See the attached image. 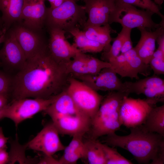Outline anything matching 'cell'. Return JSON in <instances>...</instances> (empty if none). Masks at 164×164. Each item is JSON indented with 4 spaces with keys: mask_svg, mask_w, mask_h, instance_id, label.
<instances>
[{
    "mask_svg": "<svg viewBox=\"0 0 164 164\" xmlns=\"http://www.w3.org/2000/svg\"><path fill=\"white\" fill-rule=\"evenodd\" d=\"M164 1V0H154V2L158 6H160Z\"/></svg>",
    "mask_w": 164,
    "mask_h": 164,
    "instance_id": "cell-44",
    "label": "cell"
},
{
    "mask_svg": "<svg viewBox=\"0 0 164 164\" xmlns=\"http://www.w3.org/2000/svg\"><path fill=\"white\" fill-rule=\"evenodd\" d=\"M24 2V0H0L4 32H6L13 24L21 23Z\"/></svg>",
    "mask_w": 164,
    "mask_h": 164,
    "instance_id": "cell-21",
    "label": "cell"
},
{
    "mask_svg": "<svg viewBox=\"0 0 164 164\" xmlns=\"http://www.w3.org/2000/svg\"><path fill=\"white\" fill-rule=\"evenodd\" d=\"M76 0V1H77V0Z\"/></svg>",
    "mask_w": 164,
    "mask_h": 164,
    "instance_id": "cell-48",
    "label": "cell"
},
{
    "mask_svg": "<svg viewBox=\"0 0 164 164\" xmlns=\"http://www.w3.org/2000/svg\"><path fill=\"white\" fill-rule=\"evenodd\" d=\"M8 104L4 107L0 108V120L5 118L6 109Z\"/></svg>",
    "mask_w": 164,
    "mask_h": 164,
    "instance_id": "cell-42",
    "label": "cell"
},
{
    "mask_svg": "<svg viewBox=\"0 0 164 164\" xmlns=\"http://www.w3.org/2000/svg\"><path fill=\"white\" fill-rule=\"evenodd\" d=\"M130 133L120 136L115 133L104 138L103 142L112 147L128 151L138 163H164V136L148 131L142 125L129 128Z\"/></svg>",
    "mask_w": 164,
    "mask_h": 164,
    "instance_id": "cell-2",
    "label": "cell"
},
{
    "mask_svg": "<svg viewBox=\"0 0 164 164\" xmlns=\"http://www.w3.org/2000/svg\"><path fill=\"white\" fill-rule=\"evenodd\" d=\"M84 2L88 16L84 26H102L113 23L120 2L119 0H84Z\"/></svg>",
    "mask_w": 164,
    "mask_h": 164,
    "instance_id": "cell-11",
    "label": "cell"
},
{
    "mask_svg": "<svg viewBox=\"0 0 164 164\" xmlns=\"http://www.w3.org/2000/svg\"><path fill=\"white\" fill-rule=\"evenodd\" d=\"M8 139L9 138L5 136L2 128L0 127V150L7 149V143Z\"/></svg>",
    "mask_w": 164,
    "mask_h": 164,
    "instance_id": "cell-36",
    "label": "cell"
},
{
    "mask_svg": "<svg viewBox=\"0 0 164 164\" xmlns=\"http://www.w3.org/2000/svg\"><path fill=\"white\" fill-rule=\"evenodd\" d=\"M27 60L47 50L48 40L42 34L17 23L11 28Z\"/></svg>",
    "mask_w": 164,
    "mask_h": 164,
    "instance_id": "cell-13",
    "label": "cell"
},
{
    "mask_svg": "<svg viewBox=\"0 0 164 164\" xmlns=\"http://www.w3.org/2000/svg\"><path fill=\"white\" fill-rule=\"evenodd\" d=\"M59 132L53 122L47 124L26 145L32 150L52 156L63 150L65 146L61 141Z\"/></svg>",
    "mask_w": 164,
    "mask_h": 164,
    "instance_id": "cell-15",
    "label": "cell"
},
{
    "mask_svg": "<svg viewBox=\"0 0 164 164\" xmlns=\"http://www.w3.org/2000/svg\"><path fill=\"white\" fill-rule=\"evenodd\" d=\"M46 0H24L21 22L24 26L34 31L42 32L45 26L47 8Z\"/></svg>",
    "mask_w": 164,
    "mask_h": 164,
    "instance_id": "cell-17",
    "label": "cell"
},
{
    "mask_svg": "<svg viewBox=\"0 0 164 164\" xmlns=\"http://www.w3.org/2000/svg\"><path fill=\"white\" fill-rule=\"evenodd\" d=\"M134 82H124L129 94H143L146 99L157 104L164 101V80L154 74Z\"/></svg>",
    "mask_w": 164,
    "mask_h": 164,
    "instance_id": "cell-16",
    "label": "cell"
},
{
    "mask_svg": "<svg viewBox=\"0 0 164 164\" xmlns=\"http://www.w3.org/2000/svg\"><path fill=\"white\" fill-rule=\"evenodd\" d=\"M69 81L67 93L78 110L91 119L98 110L104 96L71 76Z\"/></svg>",
    "mask_w": 164,
    "mask_h": 164,
    "instance_id": "cell-5",
    "label": "cell"
},
{
    "mask_svg": "<svg viewBox=\"0 0 164 164\" xmlns=\"http://www.w3.org/2000/svg\"><path fill=\"white\" fill-rule=\"evenodd\" d=\"M156 42L159 45L158 48L164 53V33L158 37Z\"/></svg>",
    "mask_w": 164,
    "mask_h": 164,
    "instance_id": "cell-39",
    "label": "cell"
},
{
    "mask_svg": "<svg viewBox=\"0 0 164 164\" xmlns=\"http://www.w3.org/2000/svg\"><path fill=\"white\" fill-rule=\"evenodd\" d=\"M84 158L91 164H106L105 156L101 145L97 140L90 138L84 142Z\"/></svg>",
    "mask_w": 164,
    "mask_h": 164,
    "instance_id": "cell-25",
    "label": "cell"
},
{
    "mask_svg": "<svg viewBox=\"0 0 164 164\" xmlns=\"http://www.w3.org/2000/svg\"><path fill=\"white\" fill-rule=\"evenodd\" d=\"M84 148L77 151L64 153L58 160L60 164H75L78 160L84 158Z\"/></svg>",
    "mask_w": 164,
    "mask_h": 164,
    "instance_id": "cell-32",
    "label": "cell"
},
{
    "mask_svg": "<svg viewBox=\"0 0 164 164\" xmlns=\"http://www.w3.org/2000/svg\"><path fill=\"white\" fill-rule=\"evenodd\" d=\"M87 55L81 52L77 53L70 61L63 66L67 72L73 77L88 74Z\"/></svg>",
    "mask_w": 164,
    "mask_h": 164,
    "instance_id": "cell-26",
    "label": "cell"
},
{
    "mask_svg": "<svg viewBox=\"0 0 164 164\" xmlns=\"http://www.w3.org/2000/svg\"><path fill=\"white\" fill-rule=\"evenodd\" d=\"M5 33H4L2 35L0 36V44L4 42L5 37Z\"/></svg>",
    "mask_w": 164,
    "mask_h": 164,
    "instance_id": "cell-43",
    "label": "cell"
},
{
    "mask_svg": "<svg viewBox=\"0 0 164 164\" xmlns=\"http://www.w3.org/2000/svg\"><path fill=\"white\" fill-rule=\"evenodd\" d=\"M51 119L59 134L72 136L84 135L90 130L91 119L82 114L58 116Z\"/></svg>",
    "mask_w": 164,
    "mask_h": 164,
    "instance_id": "cell-18",
    "label": "cell"
},
{
    "mask_svg": "<svg viewBox=\"0 0 164 164\" xmlns=\"http://www.w3.org/2000/svg\"><path fill=\"white\" fill-rule=\"evenodd\" d=\"M154 74L159 75L164 74V53L158 48L154 52L149 63Z\"/></svg>",
    "mask_w": 164,
    "mask_h": 164,
    "instance_id": "cell-28",
    "label": "cell"
},
{
    "mask_svg": "<svg viewBox=\"0 0 164 164\" xmlns=\"http://www.w3.org/2000/svg\"><path fill=\"white\" fill-rule=\"evenodd\" d=\"M9 154L6 149L0 150V164H5L9 163Z\"/></svg>",
    "mask_w": 164,
    "mask_h": 164,
    "instance_id": "cell-38",
    "label": "cell"
},
{
    "mask_svg": "<svg viewBox=\"0 0 164 164\" xmlns=\"http://www.w3.org/2000/svg\"><path fill=\"white\" fill-rule=\"evenodd\" d=\"M156 104L145 99H135L125 96L119 111L122 124L129 128L142 125L152 109Z\"/></svg>",
    "mask_w": 164,
    "mask_h": 164,
    "instance_id": "cell-8",
    "label": "cell"
},
{
    "mask_svg": "<svg viewBox=\"0 0 164 164\" xmlns=\"http://www.w3.org/2000/svg\"><path fill=\"white\" fill-rule=\"evenodd\" d=\"M86 14L84 6L77 4L76 0H66L56 8H47L45 26L66 32L75 28L82 30L87 19Z\"/></svg>",
    "mask_w": 164,
    "mask_h": 164,
    "instance_id": "cell-4",
    "label": "cell"
},
{
    "mask_svg": "<svg viewBox=\"0 0 164 164\" xmlns=\"http://www.w3.org/2000/svg\"><path fill=\"white\" fill-rule=\"evenodd\" d=\"M164 19H162L160 25L154 31H149L144 28L138 29L140 32V38L134 48L138 56L146 64H149L155 51L157 39L160 35L164 33Z\"/></svg>",
    "mask_w": 164,
    "mask_h": 164,
    "instance_id": "cell-19",
    "label": "cell"
},
{
    "mask_svg": "<svg viewBox=\"0 0 164 164\" xmlns=\"http://www.w3.org/2000/svg\"><path fill=\"white\" fill-rule=\"evenodd\" d=\"M117 74L110 67L103 69L96 75L86 74L72 77L97 91H118L128 93L124 82L121 81Z\"/></svg>",
    "mask_w": 164,
    "mask_h": 164,
    "instance_id": "cell-14",
    "label": "cell"
},
{
    "mask_svg": "<svg viewBox=\"0 0 164 164\" xmlns=\"http://www.w3.org/2000/svg\"><path fill=\"white\" fill-rule=\"evenodd\" d=\"M3 43L0 50L1 66L10 75L13 72L16 73L24 67L27 59L11 28L6 32Z\"/></svg>",
    "mask_w": 164,
    "mask_h": 164,
    "instance_id": "cell-10",
    "label": "cell"
},
{
    "mask_svg": "<svg viewBox=\"0 0 164 164\" xmlns=\"http://www.w3.org/2000/svg\"><path fill=\"white\" fill-rule=\"evenodd\" d=\"M47 29L49 35L47 43L48 53L57 63L63 66L70 61L77 53L81 52L67 40L65 31L55 28Z\"/></svg>",
    "mask_w": 164,
    "mask_h": 164,
    "instance_id": "cell-12",
    "label": "cell"
},
{
    "mask_svg": "<svg viewBox=\"0 0 164 164\" xmlns=\"http://www.w3.org/2000/svg\"><path fill=\"white\" fill-rule=\"evenodd\" d=\"M4 33H5L4 32L3 29L0 27V36L2 35Z\"/></svg>",
    "mask_w": 164,
    "mask_h": 164,
    "instance_id": "cell-46",
    "label": "cell"
},
{
    "mask_svg": "<svg viewBox=\"0 0 164 164\" xmlns=\"http://www.w3.org/2000/svg\"><path fill=\"white\" fill-rule=\"evenodd\" d=\"M8 98V96L0 94V108L6 106L9 104Z\"/></svg>",
    "mask_w": 164,
    "mask_h": 164,
    "instance_id": "cell-40",
    "label": "cell"
},
{
    "mask_svg": "<svg viewBox=\"0 0 164 164\" xmlns=\"http://www.w3.org/2000/svg\"><path fill=\"white\" fill-rule=\"evenodd\" d=\"M48 1L50 3L51 9L56 8L61 5L66 0H46Z\"/></svg>",
    "mask_w": 164,
    "mask_h": 164,
    "instance_id": "cell-41",
    "label": "cell"
},
{
    "mask_svg": "<svg viewBox=\"0 0 164 164\" xmlns=\"http://www.w3.org/2000/svg\"><path fill=\"white\" fill-rule=\"evenodd\" d=\"M0 66H1V64L0 62Z\"/></svg>",
    "mask_w": 164,
    "mask_h": 164,
    "instance_id": "cell-47",
    "label": "cell"
},
{
    "mask_svg": "<svg viewBox=\"0 0 164 164\" xmlns=\"http://www.w3.org/2000/svg\"><path fill=\"white\" fill-rule=\"evenodd\" d=\"M70 76L47 49L27 60L24 67L12 77V100L53 98L67 90Z\"/></svg>",
    "mask_w": 164,
    "mask_h": 164,
    "instance_id": "cell-1",
    "label": "cell"
},
{
    "mask_svg": "<svg viewBox=\"0 0 164 164\" xmlns=\"http://www.w3.org/2000/svg\"><path fill=\"white\" fill-rule=\"evenodd\" d=\"M86 65L88 74L93 75H96L103 69L111 67L109 62L88 55L87 56Z\"/></svg>",
    "mask_w": 164,
    "mask_h": 164,
    "instance_id": "cell-30",
    "label": "cell"
},
{
    "mask_svg": "<svg viewBox=\"0 0 164 164\" xmlns=\"http://www.w3.org/2000/svg\"><path fill=\"white\" fill-rule=\"evenodd\" d=\"M82 30L88 38L102 45L104 47L103 52L107 51L110 47L113 39L111 34L114 30L110 25L85 26Z\"/></svg>",
    "mask_w": 164,
    "mask_h": 164,
    "instance_id": "cell-22",
    "label": "cell"
},
{
    "mask_svg": "<svg viewBox=\"0 0 164 164\" xmlns=\"http://www.w3.org/2000/svg\"><path fill=\"white\" fill-rule=\"evenodd\" d=\"M153 12L137 9L136 7L120 2L114 17L113 22L120 24L122 27L132 29L144 28L155 29L160 25L152 20Z\"/></svg>",
    "mask_w": 164,
    "mask_h": 164,
    "instance_id": "cell-6",
    "label": "cell"
},
{
    "mask_svg": "<svg viewBox=\"0 0 164 164\" xmlns=\"http://www.w3.org/2000/svg\"><path fill=\"white\" fill-rule=\"evenodd\" d=\"M43 111L51 118L60 116L83 114L77 108L67 90L56 96L54 101Z\"/></svg>",
    "mask_w": 164,
    "mask_h": 164,
    "instance_id": "cell-20",
    "label": "cell"
},
{
    "mask_svg": "<svg viewBox=\"0 0 164 164\" xmlns=\"http://www.w3.org/2000/svg\"><path fill=\"white\" fill-rule=\"evenodd\" d=\"M55 97L48 99L27 98L12 100L7 107L5 118L11 120L17 127L25 120L44 111L54 101Z\"/></svg>",
    "mask_w": 164,
    "mask_h": 164,
    "instance_id": "cell-7",
    "label": "cell"
},
{
    "mask_svg": "<svg viewBox=\"0 0 164 164\" xmlns=\"http://www.w3.org/2000/svg\"><path fill=\"white\" fill-rule=\"evenodd\" d=\"M39 163L60 164L59 160L54 159L52 156L45 155V156L40 161Z\"/></svg>",
    "mask_w": 164,
    "mask_h": 164,
    "instance_id": "cell-37",
    "label": "cell"
},
{
    "mask_svg": "<svg viewBox=\"0 0 164 164\" xmlns=\"http://www.w3.org/2000/svg\"><path fill=\"white\" fill-rule=\"evenodd\" d=\"M132 30L131 29L122 27L120 32L122 37L121 53H124L133 48L132 42L131 37Z\"/></svg>",
    "mask_w": 164,
    "mask_h": 164,
    "instance_id": "cell-34",
    "label": "cell"
},
{
    "mask_svg": "<svg viewBox=\"0 0 164 164\" xmlns=\"http://www.w3.org/2000/svg\"><path fill=\"white\" fill-rule=\"evenodd\" d=\"M83 135H76L73 136V138L69 144L63 150L64 153L74 152L83 149L84 148Z\"/></svg>",
    "mask_w": 164,
    "mask_h": 164,
    "instance_id": "cell-35",
    "label": "cell"
},
{
    "mask_svg": "<svg viewBox=\"0 0 164 164\" xmlns=\"http://www.w3.org/2000/svg\"><path fill=\"white\" fill-rule=\"evenodd\" d=\"M12 77L4 70H0V94L9 96L10 94Z\"/></svg>",
    "mask_w": 164,
    "mask_h": 164,
    "instance_id": "cell-33",
    "label": "cell"
},
{
    "mask_svg": "<svg viewBox=\"0 0 164 164\" xmlns=\"http://www.w3.org/2000/svg\"><path fill=\"white\" fill-rule=\"evenodd\" d=\"M108 62L111 68L122 77L138 80V74L146 77L150 73L149 65L142 61L134 47L124 53L120 54Z\"/></svg>",
    "mask_w": 164,
    "mask_h": 164,
    "instance_id": "cell-9",
    "label": "cell"
},
{
    "mask_svg": "<svg viewBox=\"0 0 164 164\" xmlns=\"http://www.w3.org/2000/svg\"><path fill=\"white\" fill-rule=\"evenodd\" d=\"M142 125L148 131L164 136V105L153 108Z\"/></svg>",
    "mask_w": 164,
    "mask_h": 164,
    "instance_id": "cell-24",
    "label": "cell"
},
{
    "mask_svg": "<svg viewBox=\"0 0 164 164\" xmlns=\"http://www.w3.org/2000/svg\"><path fill=\"white\" fill-rule=\"evenodd\" d=\"M129 94L125 92L112 91L104 96L98 110L91 120V139L97 140L119 130L122 125L119 115L120 106L124 97Z\"/></svg>",
    "mask_w": 164,
    "mask_h": 164,
    "instance_id": "cell-3",
    "label": "cell"
},
{
    "mask_svg": "<svg viewBox=\"0 0 164 164\" xmlns=\"http://www.w3.org/2000/svg\"><path fill=\"white\" fill-rule=\"evenodd\" d=\"M68 32L73 37V44L81 53H98L103 51L102 45L88 38L80 29H73Z\"/></svg>",
    "mask_w": 164,
    "mask_h": 164,
    "instance_id": "cell-23",
    "label": "cell"
},
{
    "mask_svg": "<svg viewBox=\"0 0 164 164\" xmlns=\"http://www.w3.org/2000/svg\"><path fill=\"white\" fill-rule=\"evenodd\" d=\"M120 2L137 6L143 9L151 11L164 19V16L160 12L158 6L152 0H119Z\"/></svg>",
    "mask_w": 164,
    "mask_h": 164,
    "instance_id": "cell-29",
    "label": "cell"
},
{
    "mask_svg": "<svg viewBox=\"0 0 164 164\" xmlns=\"http://www.w3.org/2000/svg\"><path fill=\"white\" fill-rule=\"evenodd\" d=\"M106 160V164H132L130 160L121 155L113 147L101 143Z\"/></svg>",
    "mask_w": 164,
    "mask_h": 164,
    "instance_id": "cell-27",
    "label": "cell"
},
{
    "mask_svg": "<svg viewBox=\"0 0 164 164\" xmlns=\"http://www.w3.org/2000/svg\"><path fill=\"white\" fill-rule=\"evenodd\" d=\"M0 27H1L2 29L3 28V22L1 19V18L0 17Z\"/></svg>",
    "mask_w": 164,
    "mask_h": 164,
    "instance_id": "cell-45",
    "label": "cell"
},
{
    "mask_svg": "<svg viewBox=\"0 0 164 164\" xmlns=\"http://www.w3.org/2000/svg\"><path fill=\"white\" fill-rule=\"evenodd\" d=\"M113 43L109 49L103 52L102 54L103 60L108 62L120 54L122 44V37L120 32L115 38L112 39Z\"/></svg>",
    "mask_w": 164,
    "mask_h": 164,
    "instance_id": "cell-31",
    "label": "cell"
}]
</instances>
